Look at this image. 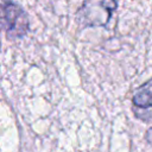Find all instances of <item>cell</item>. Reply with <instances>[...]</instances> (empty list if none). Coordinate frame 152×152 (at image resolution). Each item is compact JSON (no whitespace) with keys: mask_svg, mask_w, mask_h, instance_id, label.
I'll use <instances>...</instances> for the list:
<instances>
[{"mask_svg":"<svg viewBox=\"0 0 152 152\" xmlns=\"http://www.w3.org/2000/svg\"><path fill=\"white\" fill-rule=\"evenodd\" d=\"M132 102L134 106L140 108L152 107V78H150L134 91Z\"/></svg>","mask_w":152,"mask_h":152,"instance_id":"3957f363","label":"cell"},{"mask_svg":"<svg viewBox=\"0 0 152 152\" xmlns=\"http://www.w3.org/2000/svg\"><path fill=\"white\" fill-rule=\"evenodd\" d=\"M116 7V0H84L75 18L82 27L106 26Z\"/></svg>","mask_w":152,"mask_h":152,"instance_id":"6da1fadb","label":"cell"},{"mask_svg":"<svg viewBox=\"0 0 152 152\" xmlns=\"http://www.w3.org/2000/svg\"><path fill=\"white\" fill-rule=\"evenodd\" d=\"M145 139H146V141H147L150 145H152V127H150V128L146 131Z\"/></svg>","mask_w":152,"mask_h":152,"instance_id":"277c9868","label":"cell"},{"mask_svg":"<svg viewBox=\"0 0 152 152\" xmlns=\"http://www.w3.org/2000/svg\"><path fill=\"white\" fill-rule=\"evenodd\" d=\"M0 26L7 38H23L30 28L27 13L19 4L6 0L0 5Z\"/></svg>","mask_w":152,"mask_h":152,"instance_id":"7a4b0ae2","label":"cell"}]
</instances>
